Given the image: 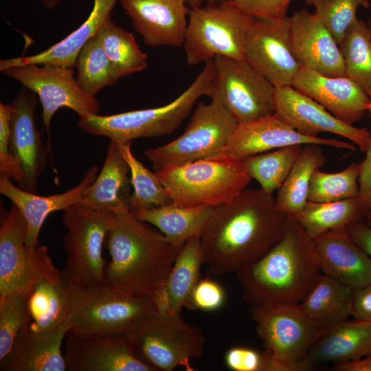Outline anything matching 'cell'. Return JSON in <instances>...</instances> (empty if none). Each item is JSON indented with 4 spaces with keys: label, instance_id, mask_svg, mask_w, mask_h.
<instances>
[{
    "label": "cell",
    "instance_id": "55",
    "mask_svg": "<svg viewBox=\"0 0 371 371\" xmlns=\"http://www.w3.org/2000/svg\"><path fill=\"white\" fill-rule=\"evenodd\" d=\"M367 111H368L371 114V100L368 104Z\"/></svg>",
    "mask_w": 371,
    "mask_h": 371
},
{
    "label": "cell",
    "instance_id": "24",
    "mask_svg": "<svg viewBox=\"0 0 371 371\" xmlns=\"http://www.w3.org/2000/svg\"><path fill=\"white\" fill-rule=\"evenodd\" d=\"M321 271L353 290L371 284V258L352 239L346 227L313 238Z\"/></svg>",
    "mask_w": 371,
    "mask_h": 371
},
{
    "label": "cell",
    "instance_id": "37",
    "mask_svg": "<svg viewBox=\"0 0 371 371\" xmlns=\"http://www.w3.org/2000/svg\"><path fill=\"white\" fill-rule=\"evenodd\" d=\"M304 145L289 146L251 155L240 160L251 179L264 192L272 194L286 180Z\"/></svg>",
    "mask_w": 371,
    "mask_h": 371
},
{
    "label": "cell",
    "instance_id": "15",
    "mask_svg": "<svg viewBox=\"0 0 371 371\" xmlns=\"http://www.w3.org/2000/svg\"><path fill=\"white\" fill-rule=\"evenodd\" d=\"M244 58L274 87L291 85L302 67L290 42L289 17H251L244 44Z\"/></svg>",
    "mask_w": 371,
    "mask_h": 371
},
{
    "label": "cell",
    "instance_id": "27",
    "mask_svg": "<svg viewBox=\"0 0 371 371\" xmlns=\"http://www.w3.org/2000/svg\"><path fill=\"white\" fill-rule=\"evenodd\" d=\"M131 187L130 168L110 140L101 171L77 205L98 212L125 213L130 211Z\"/></svg>",
    "mask_w": 371,
    "mask_h": 371
},
{
    "label": "cell",
    "instance_id": "21",
    "mask_svg": "<svg viewBox=\"0 0 371 371\" xmlns=\"http://www.w3.org/2000/svg\"><path fill=\"white\" fill-rule=\"evenodd\" d=\"M120 2L146 45L183 46L190 10L184 0H120Z\"/></svg>",
    "mask_w": 371,
    "mask_h": 371
},
{
    "label": "cell",
    "instance_id": "7",
    "mask_svg": "<svg viewBox=\"0 0 371 371\" xmlns=\"http://www.w3.org/2000/svg\"><path fill=\"white\" fill-rule=\"evenodd\" d=\"M250 313L265 349L286 371L312 368L305 359L329 327L308 317L300 304H264L251 306Z\"/></svg>",
    "mask_w": 371,
    "mask_h": 371
},
{
    "label": "cell",
    "instance_id": "35",
    "mask_svg": "<svg viewBox=\"0 0 371 371\" xmlns=\"http://www.w3.org/2000/svg\"><path fill=\"white\" fill-rule=\"evenodd\" d=\"M95 36L120 77L147 68L148 56L139 49L133 34L117 25L111 17Z\"/></svg>",
    "mask_w": 371,
    "mask_h": 371
},
{
    "label": "cell",
    "instance_id": "23",
    "mask_svg": "<svg viewBox=\"0 0 371 371\" xmlns=\"http://www.w3.org/2000/svg\"><path fill=\"white\" fill-rule=\"evenodd\" d=\"M70 321L57 328L39 330L30 323L16 337L8 353L0 359L1 371H65L62 352Z\"/></svg>",
    "mask_w": 371,
    "mask_h": 371
},
{
    "label": "cell",
    "instance_id": "31",
    "mask_svg": "<svg viewBox=\"0 0 371 371\" xmlns=\"http://www.w3.org/2000/svg\"><path fill=\"white\" fill-rule=\"evenodd\" d=\"M214 207H180L172 203L133 212L139 219L155 226L179 252L186 243L201 236Z\"/></svg>",
    "mask_w": 371,
    "mask_h": 371
},
{
    "label": "cell",
    "instance_id": "5",
    "mask_svg": "<svg viewBox=\"0 0 371 371\" xmlns=\"http://www.w3.org/2000/svg\"><path fill=\"white\" fill-rule=\"evenodd\" d=\"M177 206L215 207L247 188L251 178L240 160L222 153L155 172Z\"/></svg>",
    "mask_w": 371,
    "mask_h": 371
},
{
    "label": "cell",
    "instance_id": "50",
    "mask_svg": "<svg viewBox=\"0 0 371 371\" xmlns=\"http://www.w3.org/2000/svg\"><path fill=\"white\" fill-rule=\"evenodd\" d=\"M335 371H371V355L350 361L333 364Z\"/></svg>",
    "mask_w": 371,
    "mask_h": 371
},
{
    "label": "cell",
    "instance_id": "52",
    "mask_svg": "<svg viewBox=\"0 0 371 371\" xmlns=\"http://www.w3.org/2000/svg\"><path fill=\"white\" fill-rule=\"evenodd\" d=\"M45 8L53 10L61 0H41Z\"/></svg>",
    "mask_w": 371,
    "mask_h": 371
},
{
    "label": "cell",
    "instance_id": "56",
    "mask_svg": "<svg viewBox=\"0 0 371 371\" xmlns=\"http://www.w3.org/2000/svg\"><path fill=\"white\" fill-rule=\"evenodd\" d=\"M367 25H368V27L370 28L371 30V19H370L368 22H367Z\"/></svg>",
    "mask_w": 371,
    "mask_h": 371
},
{
    "label": "cell",
    "instance_id": "18",
    "mask_svg": "<svg viewBox=\"0 0 371 371\" xmlns=\"http://www.w3.org/2000/svg\"><path fill=\"white\" fill-rule=\"evenodd\" d=\"M37 103L36 94L24 87L10 104L13 111L10 150L23 172V178L16 186L34 194H36L38 178L47 164L48 154L51 153L42 142L35 122Z\"/></svg>",
    "mask_w": 371,
    "mask_h": 371
},
{
    "label": "cell",
    "instance_id": "53",
    "mask_svg": "<svg viewBox=\"0 0 371 371\" xmlns=\"http://www.w3.org/2000/svg\"><path fill=\"white\" fill-rule=\"evenodd\" d=\"M363 222L371 227V212L366 216Z\"/></svg>",
    "mask_w": 371,
    "mask_h": 371
},
{
    "label": "cell",
    "instance_id": "36",
    "mask_svg": "<svg viewBox=\"0 0 371 371\" xmlns=\"http://www.w3.org/2000/svg\"><path fill=\"white\" fill-rule=\"evenodd\" d=\"M346 76L355 81L371 99V30L357 19L339 45Z\"/></svg>",
    "mask_w": 371,
    "mask_h": 371
},
{
    "label": "cell",
    "instance_id": "16",
    "mask_svg": "<svg viewBox=\"0 0 371 371\" xmlns=\"http://www.w3.org/2000/svg\"><path fill=\"white\" fill-rule=\"evenodd\" d=\"M273 102L274 113L299 133L314 137L322 133H333L353 142L361 151L367 150L369 130L344 122L291 85L275 87Z\"/></svg>",
    "mask_w": 371,
    "mask_h": 371
},
{
    "label": "cell",
    "instance_id": "9",
    "mask_svg": "<svg viewBox=\"0 0 371 371\" xmlns=\"http://www.w3.org/2000/svg\"><path fill=\"white\" fill-rule=\"evenodd\" d=\"M157 311L151 297L108 282L80 287L68 333L126 335L139 320Z\"/></svg>",
    "mask_w": 371,
    "mask_h": 371
},
{
    "label": "cell",
    "instance_id": "51",
    "mask_svg": "<svg viewBox=\"0 0 371 371\" xmlns=\"http://www.w3.org/2000/svg\"><path fill=\"white\" fill-rule=\"evenodd\" d=\"M187 5L190 6V8H194L201 6L205 3L212 2V1H221L225 0H184Z\"/></svg>",
    "mask_w": 371,
    "mask_h": 371
},
{
    "label": "cell",
    "instance_id": "1",
    "mask_svg": "<svg viewBox=\"0 0 371 371\" xmlns=\"http://www.w3.org/2000/svg\"><path fill=\"white\" fill-rule=\"evenodd\" d=\"M286 221L272 194L245 188L213 208L201 236L204 264L214 273H236L280 241Z\"/></svg>",
    "mask_w": 371,
    "mask_h": 371
},
{
    "label": "cell",
    "instance_id": "34",
    "mask_svg": "<svg viewBox=\"0 0 371 371\" xmlns=\"http://www.w3.org/2000/svg\"><path fill=\"white\" fill-rule=\"evenodd\" d=\"M365 218L357 196L326 203L308 201L295 218L315 238L329 230L346 227L352 223L363 222Z\"/></svg>",
    "mask_w": 371,
    "mask_h": 371
},
{
    "label": "cell",
    "instance_id": "26",
    "mask_svg": "<svg viewBox=\"0 0 371 371\" xmlns=\"http://www.w3.org/2000/svg\"><path fill=\"white\" fill-rule=\"evenodd\" d=\"M79 288L65 269L37 281L27 293L32 326L47 330L70 321Z\"/></svg>",
    "mask_w": 371,
    "mask_h": 371
},
{
    "label": "cell",
    "instance_id": "47",
    "mask_svg": "<svg viewBox=\"0 0 371 371\" xmlns=\"http://www.w3.org/2000/svg\"><path fill=\"white\" fill-rule=\"evenodd\" d=\"M370 140L366 151L365 159L361 163V170L359 177V199L366 216L371 212V128Z\"/></svg>",
    "mask_w": 371,
    "mask_h": 371
},
{
    "label": "cell",
    "instance_id": "14",
    "mask_svg": "<svg viewBox=\"0 0 371 371\" xmlns=\"http://www.w3.org/2000/svg\"><path fill=\"white\" fill-rule=\"evenodd\" d=\"M1 71L38 96L42 105L41 117L48 133L50 148V124L59 109L67 107L78 115L99 113L98 100L82 90L74 78L72 67L30 64L9 67Z\"/></svg>",
    "mask_w": 371,
    "mask_h": 371
},
{
    "label": "cell",
    "instance_id": "4",
    "mask_svg": "<svg viewBox=\"0 0 371 371\" xmlns=\"http://www.w3.org/2000/svg\"><path fill=\"white\" fill-rule=\"evenodd\" d=\"M214 74V62L210 60L193 82L164 106L109 115L87 113L79 115L77 126L90 135L106 137L117 143L170 135L188 116L197 100L208 95Z\"/></svg>",
    "mask_w": 371,
    "mask_h": 371
},
{
    "label": "cell",
    "instance_id": "17",
    "mask_svg": "<svg viewBox=\"0 0 371 371\" xmlns=\"http://www.w3.org/2000/svg\"><path fill=\"white\" fill-rule=\"evenodd\" d=\"M317 144L355 150V145L336 139L310 137L297 131L276 113L258 120L238 123L223 150L227 155L243 159L293 146Z\"/></svg>",
    "mask_w": 371,
    "mask_h": 371
},
{
    "label": "cell",
    "instance_id": "20",
    "mask_svg": "<svg viewBox=\"0 0 371 371\" xmlns=\"http://www.w3.org/2000/svg\"><path fill=\"white\" fill-rule=\"evenodd\" d=\"M289 35L293 54L302 67L326 76H346L339 45L315 12L303 8L289 16Z\"/></svg>",
    "mask_w": 371,
    "mask_h": 371
},
{
    "label": "cell",
    "instance_id": "48",
    "mask_svg": "<svg viewBox=\"0 0 371 371\" xmlns=\"http://www.w3.org/2000/svg\"><path fill=\"white\" fill-rule=\"evenodd\" d=\"M352 316L371 322V284L354 290Z\"/></svg>",
    "mask_w": 371,
    "mask_h": 371
},
{
    "label": "cell",
    "instance_id": "11",
    "mask_svg": "<svg viewBox=\"0 0 371 371\" xmlns=\"http://www.w3.org/2000/svg\"><path fill=\"white\" fill-rule=\"evenodd\" d=\"M113 216L111 212L86 209L77 204L64 210L65 270L80 288L107 282L102 248Z\"/></svg>",
    "mask_w": 371,
    "mask_h": 371
},
{
    "label": "cell",
    "instance_id": "49",
    "mask_svg": "<svg viewBox=\"0 0 371 371\" xmlns=\"http://www.w3.org/2000/svg\"><path fill=\"white\" fill-rule=\"evenodd\" d=\"M346 227L353 241L371 258V227L364 222H355Z\"/></svg>",
    "mask_w": 371,
    "mask_h": 371
},
{
    "label": "cell",
    "instance_id": "19",
    "mask_svg": "<svg viewBox=\"0 0 371 371\" xmlns=\"http://www.w3.org/2000/svg\"><path fill=\"white\" fill-rule=\"evenodd\" d=\"M63 357L68 371H155L134 355L126 335L67 333Z\"/></svg>",
    "mask_w": 371,
    "mask_h": 371
},
{
    "label": "cell",
    "instance_id": "29",
    "mask_svg": "<svg viewBox=\"0 0 371 371\" xmlns=\"http://www.w3.org/2000/svg\"><path fill=\"white\" fill-rule=\"evenodd\" d=\"M371 355V322L354 318L330 326L314 344L305 361L344 363Z\"/></svg>",
    "mask_w": 371,
    "mask_h": 371
},
{
    "label": "cell",
    "instance_id": "6",
    "mask_svg": "<svg viewBox=\"0 0 371 371\" xmlns=\"http://www.w3.org/2000/svg\"><path fill=\"white\" fill-rule=\"evenodd\" d=\"M134 355L155 371L178 366L194 370L190 361L202 355L205 338L201 329L180 313L155 311L139 320L126 334Z\"/></svg>",
    "mask_w": 371,
    "mask_h": 371
},
{
    "label": "cell",
    "instance_id": "30",
    "mask_svg": "<svg viewBox=\"0 0 371 371\" xmlns=\"http://www.w3.org/2000/svg\"><path fill=\"white\" fill-rule=\"evenodd\" d=\"M203 264L201 236L194 237L181 249L164 285L153 297L158 311L175 313L187 308Z\"/></svg>",
    "mask_w": 371,
    "mask_h": 371
},
{
    "label": "cell",
    "instance_id": "46",
    "mask_svg": "<svg viewBox=\"0 0 371 371\" xmlns=\"http://www.w3.org/2000/svg\"><path fill=\"white\" fill-rule=\"evenodd\" d=\"M246 15L266 19H284L291 0H231Z\"/></svg>",
    "mask_w": 371,
    "mask_h": 371
},
{
    "label": "cell",
    "instance_id": "10",
    "mask_svg": "<svg viewBox=\"0 0 371 371\" xmlns=\"http://www.w3.org/2000/svg\"><path fill=\"white\" fill-rule=\"evenodd\" d=\"M238 123L218 102H198L182 135L144 155L157 171L219 155Z\"/></svg>",
    "mask_w": 371,
    "mask_h": 371
},
{
    "label": "cell",
    "instance_id": "40",
    "mask_svg": "<svg viewBox=\"0 0 371 371\" xmlns=\"http://www.w3.org/2000/svg\"><path fill=\"white\" fill-rule=\"evenodd\" d=\"M361 163H352L337 172L316 170L311 179L308 201L326 203L359 196Z\"/></svg>",
    "mask_w": 371,
    "mask_h": 371
},
{
    "label": "cell",
    "instance_id": "39",
    "mask_svg": "<svg viewBox=\"0 0 371 371\" xmlns=\"http://www.w3.org/2000/svg\"><path fill=\"white\" fill-rule=\"evenodd\" d=\"M115 143L130 168L133 188L130 211L154 208L171 203L165 188L155 172H150L133 155L131 148L132 142Z\"/></svg>",
    "mask_w": 371,
    "mask_h": 371
},
{
    "label": "cell",
    "instance_id": "28",
    "mask_svg": "<svg viewBox=\"0 0 371 371\" xmlns=\"http://www.w3.org/2000/svg\"><path fill=\"white\" fill-rule=\"evenodd\" d=\"M118 1L93 0L92 10L87 19L65 38L32 56L1 60L0 70L12 66L30 64L74 67L82 46L95 36L106 20L111 17V11Z\"/></svg>",
    "mask_w": 371,
    "mask_h": 371
},
{
    "label": "cell",
    "instance_id": "12",
    "mask_svg": "<svg viewBox=\"0 0 371 371\" xmlns=\"http://www.w3.org/2000/svg\"><path fill=\"white\" fill-rule=\"evenodd\" d=\"M208 95L238 123L274 113V86L247 60L218 56Z\"/></svg>",
    "mask_w": 371,
    "mask_h": 371
},
{
    "label": "cell",
    "instance_id": "41",
    "mask_svg": "<svg viewBox=\"0 0 371 371\" xmlns=\"http://www.w3.org/2000/svg\"><path fill=\"white\" fill-rule=\"evenodd\" d=\"M30 321L27 293L12 292L0 296V359L8 353L17 335Z\"/></svg>",
    "mask_w": 371,
    "mask_h": 371
},
{
    "label": "cell",
    "instance_id": "42",
    "mask_svg": "<svg viewBox=\"0 0 371 371\" xmlns=\"http://www.w3.org/2000/svg\"><path fill=\"white\" fill-rule=\"evenodd\" d=\"M315 14L339 45L346 32L357 18L359 6L369 8V0H317Z\"/></svg>",
    "mask_w": 371,
    "mask_h": 371
},
{
    "label": "cell",
    "instance_id": "13",
    "mask_svg": "<svg viewBox=\"0 0 371 371\" xmlns=\"http://www.w3.org/2000/svg\"><path fill=\"white\" fill-rule=\"evenodd\" d=\"M27 223L18 207L1 208L0 223V296L12 292L27 293L34 284L58 268L46 246L26 244Z\"/></svg>",
    "mask_w": 371,
    "mask_h": 371
},
{
    "label": "cell",
    "instance_id": "38",
    "mask_svg": "<svg viewBox=\"0 0 371 371\" xmlns=\"http://www.w3.org/2000/svg\"><path fill=\"white\" fill-rule=\"evenodd\" d=\"M75 67L78 85L85 93L94 97L101 89L113 86L121 78L96 36L82 46Z\"/></svg>",
    "mask_w": 371,
    "mask_h": 371
},
{
    "label": "cell",
    "instance_id": "22",
    "mask_svg": "<svg viewBox=\"0 0 371 371\" xmlns=\"http://www.w3.org/2000/svg\"><path fill=\"white\" fill-rule=\"evenodd\" d=\"M291 86L350 125L362 120L371 100L362 88L346 76H326L303 67L295 74Z\"/></svg>",
    "mask_w": 371,
    "mask_h": 371
},
{
    "label": "cell",
    "instance_id": "54",
    "mask_svg": "<svg viewBox=\"0 0 371 371\" xmlns=\"http://www.w3.org/2000/svg\"><path fill=\"white\" fill-rule=\"evenodd\" d=\"M307 5H313L317 0H304Z\"/></svg>",
    "mask_w": 371,
    "mask_h": 371
},
{
    "label": "cell",
    "instance_id": "43",
    "mask_svg": "<svg viewBox=\"0 0 371 371\" xmlns=\"http://www.w3.org/2000/svg\"><path fill=\"white\" fill-rule=\"evenodd\" d=\"M11 104L0 102V173L8 175L19 183L23 178L22 170L10 150Z\"/></svg>",
    "mask_w": 371,
    "mask_h": 371
},
{
    "label": "cell",
    "instance_id": "25",
    "mask_svg": "<svg viewBox=\"0 0 371 371\" xmlns=\"http://www.w3.org/2000/svg\"><path fill=\"white\" fill-rule=\"evenodd\" d=\"M99 171L97 165L91 166L85 173L81 181L66 192L51 196H39L26 192L17 186L5 174L0 173V193L15 205L27 223L26 244L32 248L38 244L41 227L53 212L65 210L78 203L87 190L94 181Z\"/></svg>",
    "mask_w": 371,
    "mask_h": 371
},
{
    "label": "cell",
    "instance_id": "3",
    "mask_svg": "<svg viewBox=\"0 0 371 371\" xmlns=\"http://www.w3.org/2000/svg\"><path fill=\"white\" fill-rule=\"evenodd\" d=\"M106 243L111 256L106 282L152 298L164 285L179 253L159 230L131 211L114 214Z\"/></svg>",
    "mask_w": 371,
    "mask_h": 371
},
{
    "label": "cell",
    "instance_id": "45",
    "mask_svg": "<svg viewBox=\"0 0 371 371\" xmlns=\"http://www.w3.org/2000/svg\"><path fill=\"white\" fill-rule=\"evenodd\" d=\"M225 362L233 371H265L267 356L265 350L259 351L246 346H234L226 352Z\"/></svg>",
    "mask_w": 371,
    "mask_h": 371
},
{
    "label": "cell",
    "instance_id": "33",
    "mask_svg": "<svg viewBox=\"0 0 371 371\" xmlns=\"http://www.w3.org/2000/svg\"><path fill=\"white\" fill-rule=\"evenodd\" d=\"M322 146L306 144L275 198L277 208L286 216L296 218L308 201L313 172L327 161Z\"/></svg>",
    "mask_w": 371,
    "mask_h": 371
},
{
    "label": "cell",
    "instance_id": "2",
    "mask_svg": "<svg viewBox=\"0 0 371 371\" xmlns=\"http://www.w3.org/2000/svg\"><path fill=\"white\" fill-rule=\"evenodd\" d=\"M243 300L250 307L269 303L300 304L322 271L313 238L286 216L280 241L265 256L236 273Z\"/></svg>",
    "mask_w": 371,
    "mask_h": 371
},
{
    "label": "cell",
    "instance_id": "44",
    "mask_svg": "<svg viewBox=\"0 0 371 371\" xmlns=\"http://www.w3.org/2000/svg\"><path fill=\"white\" fill-rule=\"evenodd\" d=\"M226 295L223 287L209 278L200 279L191 295L187 308L212 311L221 308Z\"/></svg>",
    "mask_w": 371,
    "mask_h": 371
},
{
    "label": "cell",
    "instance_id": "32",
    "mask_svg": "<svg viewBox=\"0 0 371 371\" xmlns=\"http://www.w3.org/2000/svg\"><path fill=\"white\" fill-rule=\"evenodd\" d=\"M353 300L352 289L322 273L300 306L311 319L330 327L352 316Z\"/></svg>",
    "mask_w": 371,
    "mask_h": 371
},
{
    "label": "cell",
    "instance_id": "8",
    "mask_svg": "<svg viewBox=\"0 0 371 371\" xmlns=\"http://www.w3.org/2000/svg\"><path fill=\"white\" fill-rule=\"evenodd\" d=\"M250 19L231 0L190 8L182 46L187 63L194 66L218 56L245 58L244 44Z\"/></svg>",
    "mask_w": 371,
    "mask_h": 371
}]
</instances>
